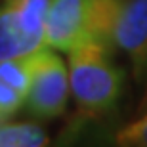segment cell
I'll return each instance as SVG.
<instances>
[{
  "instance_id": "cell-1",
  "label": "cell",
  "mask_w": 147,
  "mask_h": 147,
  "mask_svg": "<svg viewBox=\"0 0 147 147\" xmlns=\"http://www.w3.org/2000/svg\"><path fill=\"white\" fill-rule=\"evenodd\" d=\"M124 0H52L46 16V46L59 52L101 40L111 46Z\"/></svg>"
},
{
  "instance_id": "cell-2",
  "label": "cell",
  "mask_w": 147,
  "mask_h": 147,
  "mask_svg": "<svg viewBox=\"0 0 147 147\" xmlns=\"http://www.w3.org/2000/svg\"><path fill=\"white\" fill-rule=\"evenodd\" d=\"M71 94L82 113L111 111L122 96L124 71L111 59V44L88 40L69 52Z\"/></svg>"
},
{
  "instance_id": "cell-3",
  "label": "cell",
  "mask_w": 147,
  "mask_h": 147,
  "mask_svg": "<svg viewBox=\"0 0 147 147\" xmlns=\"http://www.w3.org/2000/svg\"><path fill=\"white\" fill-rule=\"evenodd\" d=\"M52 0H2L0 61L31 55L46 46V16Z\"/></svg>"
},
{
  "instance_id": "cell-4",
  "label": "cell",
  "mask_w": 147,
  "mask_h": 147,
  "mask_svg": "<svg viewBox=\"0 0 147 147\" xmlns=\"http://www.w3.org/2000/svg\"><path fill=\"white\" fill-rule=\"evenodd\" d=\"M69 92V73L54 48L44 46L31 54V86L25 96V111L38 120L57 119L67 109Z\"/></svg>"
},
{
  "instance_id": "cell-5",
  "label": "cell",
  "mask_w": 147,
  "mask_h": 147,
  "mask_svg": "<svg viewBox=\"0 0 147 147\" xmlns=\"http://www.w3.org/2000/svg\"><path fill=\"white\" fill-rule=\"evenodd\" d=\"M113 44L130 57L136 80H147V0L124 2L113 33Z\"/></svg>"
},
{
  "instance_id": "cell-6",
  "label": "cell",
  "mask_w": 147,
  "mask_h": 147,
  "mask_svg": "<svg viewBox=\"0 0 147 147\" xmlns=\"http://www.w3.org/2000/svg\"><path fill=\"white\" fill-rule=\"evenodd\" d=\"M46 132L34 122H11L0 126V147H42L48 145Z\"/></svg>"
},
{
  "instance_id": "cell-7",
  "label": "cell",
  "mask_w": 147,
  "mask_h": 147,
  "mask_svg": "<svg viewBox=\"0 0 147 147\" xmlns=\"http://www.w3.org/2000/svg\"><path fill=\"white\" fill-rule=\"evenodd\" d=\"M0 80L27 96L31 86V55L0 61Z\"/></svg>"
},
{
  "instance_id": "cell-8",
  "label": "cell",
  "mask_w": 147,
  "mask_h": 147,
  "mask_svg": "<svg viewBox=\"0 0 147 147\" xmlns=\"http://www.w3.org/2000/svg\"><path fill=\"white\" fill-rule=\"evenodd\" d=\"M115 142L119 145H138L147 147V113L142 115L138 120L126 124L122 130L117 132Z\"/></svg>"
},
{
  "instance_id": "cell-9",
  "label": "cell",
  "mask_w": 147,
  "mask_h": 147,
  "mask_svg": "<svg viewBox=\"0 0 147 147\" xmlns=\"http://www.w3.org/2000/svg\"><path fill=\"white\" fill-rule=\"evenodd\" d=\"M23 101H25V96L21 92H17L16 88L8 86L6 82L0 80V122L13 117L21 109Z\"/></svg>"
}]
</instances>
